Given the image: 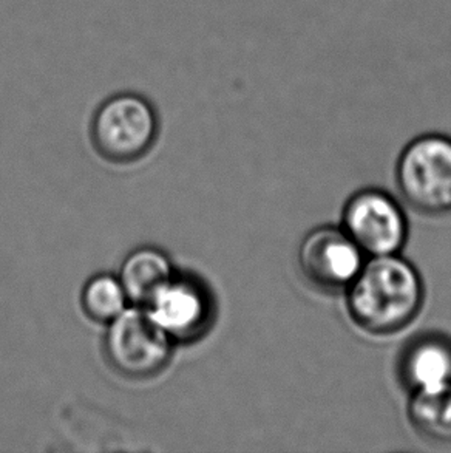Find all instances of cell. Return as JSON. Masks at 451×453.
Returning <instances> with one entry per match:
<instances>
[{"label": "cell", "instance_id": "obj_1", "mask_svg": "<svg viewBox=\"0 0 451 453\" xmlns=\"http://www.w3.org/2000/svg\"><path fill=\"white\" fill-rule=\"evenodd\" d=\"M422 301L421 276L399 254L370 257L347 288L348 311L354 322L378 336L411 324Z\"/></svg>", "mask_w": 451, "mask_h": 453}, {"label": "cell", "instance_id": "obj_2", "mask_svg": "<svg viewBox=\"0 0 451 453\" xmlns=\"http://www.w3.org/2000/svg\"><path fill=\"white\" fill-rule=\"evenodd\" d=\"M396 177L411 208L427 215L450 212V138L424 135L409 142L397 163Z\"/></svg>", "mask_w": 451, "mask_h": 453}, {"label": "cell", "instance_id": "obj_3", "mask_svg": "<svg viewBox=\"0 0 451 453\" xmlns=\"http://www.w3.org/2000/svg\"><path fill=\"white\" fill-rule=\"evenodd\" d=\"M107 325L105 356L124 376L150 378L171 359L172 337L153 320L146 306L127 308Z\"/></svg>", "mask_w": 451, "mask_h": 453}, {"label": "cell", "instance_id": "obj_4", "mask_svg": "<svg viewBox=\"0 0 451 453\" xmlns=\"http://www.w3.org/2000/svg\"><path fill=\"white\" fill-rule=\"evenodd\" d=\"M158 134V118L152 104L134 93L107 99L95 113V146L111 161H134L152 148Z\"/></svg>", "mask_w": 451, "mask_h": 453}, {"label": "cell", "instance_id": "obj_5", "mask_svg": "<svg viewBox=\"0 0 451 453\" xmlns=\"http://www.w3.org/2000/svg\"><path fill=\"white\" fill-rule=\"evenodd\" d=\"M341 227L368 257L399 254L409 235L402 209L378 189L360 190L348 200Z\"/></svg>", "mask_w": 451, "mask_h": 453}, {"label": "cell", "instance_id": "obj_6", "mask_svg": "<svg viewBox=\"0 0 451 453\" xmlns=\"http://www.w3.org/2000/svg\"><path fill=\"white\" fill-rule=\"evenodd\" d=\"M363 257L343 227H316L299 246L300 270L308 282L324 291L347 289L365 264Z\"/></svg>", "mask_w": 451, "mask_h": 453}, {"label": "cell", "instance_id": "obj_7", "mask_svg": "<svg viewBox=\"0 0 451 453\" xmlns=\"http://www.w3.org/2000/svg\"><path fill=\"white\" fill-rule=\"evenodd\" d=\"M153 320L172 337L189 341L206 330L212 303L206 289L190 279L172 277L146 305Z\"/></svg>", "mask_w": 451, "mask_h": 453}, {"label": "cell", "instance_id": "obj_8", "mask_svg": "<svg viewBox=\"0 0 451 453\" xmlns=\"http://www.w3.org/2000/svg\"><path fill=\"white\" fill-rule=\"evenodd\" d=\"M401 376L411 392L451 382V341L440 334L415 339L403 351Z\"/></svg>", "mask_w": 451, "mask_h": 453}, {"label": "cell", "instance_id": "obj_9", "mask_svg": "<svg viewBox=\"0 0 451 453\" xmlns=\"http://www.w3.org/2000/svg\"><path fill=\"white\" fill-rule=\"evenodd\" d=\"M173 277L172 264L164 252L155 248H140L128 254L119 270V282L128 302L146 306L153 296Z\"/></svg>", "mask_w": 451, "mask_h": 453}, {"label": "cell", "instance_id": "obj_10", "mask_svg": "<svg viewBox=\"0 0 451 453\" xmlns=\"http://www.w3.org/2000/svg\"><path fill=\"white\" fill-rule=\"evenodd\" d=\"M409 417L416 432L428 441L451 444V382L415 390Z\"/></svg>", "mask_w": 451, "mask_h": 453}, {"label": "cell", "instance_id": "obj_11", "mask_svg": "<svg viewBox=\"0 0 451 453\" xmlns=\"http://www.w3.org/2000/svg\"><path fill=\"white\" fill-rule=\"evenodd\" d=\"M80 301L87 316L101 324H109L128 308V297L119 279L111 274L92 277L84 287Z\"/></svg>", "mask_w": 451, "mask_h": 453}]
</instances>
